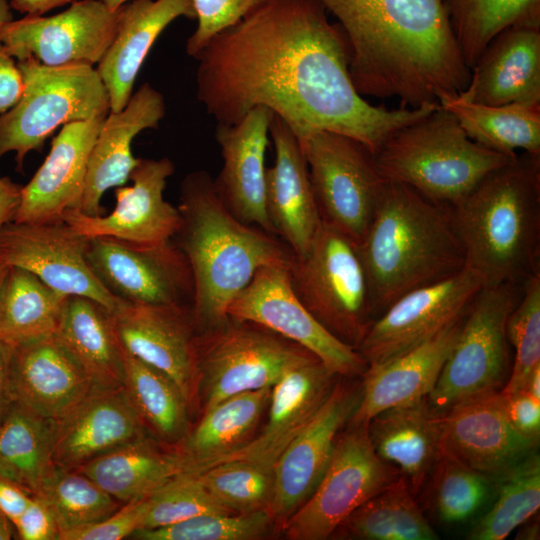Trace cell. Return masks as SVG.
<instances>
[{"label":"cell","instance_id":"49","mask_svg":"<svg viewBox=\"0 0 540 540\" xmlns=\"http://www.w3.org/2000/svg\"><path fill=\"white\" fill-rule=\"evenodd\" d=\"M197 26L186 43L194 57L217 33L237 23L269 0H192Z\"/></svg>","mask_w":540,"mask_h":540},{"label":"cell","instance_id":"62","mask_svg":"<svg viewBox=\"0 0 540 540\" xmlns=\"http://www.w3.org/2000/svg\"><path fill=\"white\" fill-rule=\"evenodd\" d=\"M103 2L111 11L118 10L122 5L131 1V0H100Z\"/></svg>","mask_w":540,"mask_h":540},{"label":"cell","instance_id":"59","mask_svg":"<svg viewBox=\"0 0 540 540\" xmlns=\"http://www.w3.org/2000/svg\"><path fill=\"white\" fill-rule=\"evenodd\" d=\"M523 390L540 401V366L533 370Z\"/></svg>","mask_w":540,"mask_h":540},{"label":"cell","instance_id":"39","mask_svg":"<svg viewBox=\"0 0 540 540\" xmlns=\"http://www.w3.org/2000/svg\"><path fill=\"white\" fill-rule=\"evenodd\" d=\"M67 295L10 266L0 285V341L15 347L55 333Z\"/></svg>","mask_w":540,"mask_h":540},{"label":"cell","instance_id":"37","mask_svg":"<svg viewBox=\"0 0 540 540\" xmlns=\"http://www.w3.org/2000/svg\"><path fill=\"white\" fill-rule=\"evenodd\" d=\"M54 424L13 401L0 419V477L34 495L54 468Z\"/></svg>","mask_w":540,"mask_h":540},{"label":"cell","instance_id":"40","mask_svg":"<svg viewBox=\"0 0 540 540\" xmlns=\"http://www.w3.org/2000/svg\"><path fill=\"white\" fill-rule=\"evenodd\" d=\"M330 538L353 540H437L405 481L395 483L356 508Z\"/></svg>","mask_w":540,"mask_h":540},{"label":"cell","instance_id":"10","mask_svg":"<svg viewBox=\"0 0 540 540\" xmlns=\"http://www.w3.org/2000/svg\"><path fill=\"white\" fill-rule=\"evenodd\" d=\"M313 357L259 324L228 316L197 336L199 415L232 395L272 387L288 370Z\"/></svg>","mask_w":540,"mask_h":540},{"label":"cell","instance_id":"5","mask_svg":"<svg viewBox=\"0 0 540 540\" xmlns=\"http://www.w3.org/2000/svg\"><path fill=\"white\" fill-rule=\"evenodd\" d=\"M358 253L374 320L404 294L460 272L463 247L446 206L387 181Z\"/></svg>","mask_w":540,"mask_h":540},{"label":"cell","instance_id":"51","mask_svg":"<svg viewBox=\"0 0 540 540\" xmlns=\"http://www.w3.org/2000/svg\"><path fill=\"white\" fill-rule=\"evenodd\" d=\"M503 396L507 416L514 429L527 440L539 444L540 401L525 390L503 394Z\"/></svg>","mask_w":540,"mask_h":540},{"label":"cell","instance_id":"31","mask_svg":"<svg viewBox=\"0 0 540 540\" xmlns=\"http://www.w3.org/2000/svg\"><path fill=\"white\" fill-rule=\"evenodd\" d=\"M462 321L463 317L420 346L383 365L368 367L360 378V398L349 422L368 423L385 409L425 398L439 377Z\"/></svg>","mask_w":540,"mask_h":540},{"label":"cell","instance_id":"14","mask_svg":"<svg viewBox=\"0 0 540 540\" xmlns=\"http://www.w3.org/2000/svg\"><path fill=\"white\" fill-rule=\"evenodd\" d=\"M482 287L477 274L465 266L447 279L404 294L372 322L358 353L368 367H376L413 350L463 317Z\"/></svg>","mask_w":540,"mask_h":540},{"label":"cell","instance_id":"32","mask_svg":"<svg viewBox=\"0 0 540 540\" xmlns=\"http://www.w3.org/2000/svg\"><path fill=\"white\" fill-rule=\"evenodd\" d=\"M425 398L385 409L368 422L376 455L399 472L415 496L441 453L439 416L429 411Z\"/></svg>","mask_w":540,"mask_h":540},{"label":"cell","instance_id":"13","mask_svg":"<svg viewBox=\"0 0 540 540\" xmlns=\"http://www.w3.org/2000/svg\"><path fill=\"white\" fill-rule=\"evenodd\" d=\"M227 315L259 324L299 344L338 376L361 378L368 365L354 348L327 331L297 297L290 266L259 268L228 307Z\"/></svg>","mask_w":540,"mask_h":540},{"label":"cell","instance_id":"1","mask_svg":"<svg viewBox=\"0 0 540 540\" xmlns=\"http://www.w3.org/2000/svg\"><path fill=\"white\" fill-rule=\"evenodd\" d=\"M194 58L197 99L217 125L264 107L297 137L338 133L374 154L396 130L439 106L369 103L352 82L344 34L318 0H269L214 35Z\"/></svg>","mask_w":540,"mask_h":540},{"label":"cell","instance_id":"43","mask_svg":"<svg viewBox=\"0 0 540 540\" xmlns=\"http://www.w3.org/2000/svg\"><path fill=\"white\" fill-rule=\"evenodd\" d=\"M34 495L52 512L59 533L99 522L123 505L85 474L57 466Z\"/></svg>","mask_w":540,"mask_h":540},{"label":"cell","instance_id":"46","mask_svg":"<svg viewBox=\"0 0 540 540\" xmlns=\"http://www.w3.org/2000/svg\"><path fill=\"white\" fill-rule=\"evenodd\" d=\"M276 533L266 510L243 513L199 515L172 525L140 529L131 536L139 540H259Z\"/></svg>","mask_w":540,"mask_h":540},{"label":"cell","instance_id":"24","mask_svg":"<svg viewBox=\"0 0 540 540\" xmlns=\"http://www.w3.org/2000/svg\"><path fill=\"white\" fill-rule=\"evenodd\" d=\"M107 115L61 127L44 162L22 186L20 205L13 221H60L65 212L79 207L91 150Z\"/></svg>","mask_w":540,"mask_h":540},{"label":"cell","instance_id":"26","mask_svg":"<svg viewBox=\"0 0 540 540\" xmlns=\"http://www.w3.org/2000/svg\"><path fill=\"white\" fill-rule=\"evenodd\" d=\"M165 113L163 95L149 83L132 93L123 109L108 113L91 150L79 210L91 216L104 214V193L125 185L137 164L132 153L134 138L157 128Z\"/></svg>","mask_w":540,"mask_h":540},{"label":"cell","instance_id":"55","mask_svg":"<svg viewBox=\"0 0 540 540\" xmlns=\"http://www.w3.org/2000/svg\"><path fill=\"white\" fill-rule=\"evenodd\" d=\"M22 186L0 176V229L14 220L21 200Z\"/></svg>","mask_w":540,"mask_h":540},{"label":"cell","instance_id":"9","mask_svg":"<svg viewBox=\"0 0 540 540\" xmlns=\"http://www.w3.org/2000/svg\"><path fill=\"white\" fill-rule=\"evenodd\" d=\"M522 286H485L476 294L439 377L425 398L433 415H444L461 403L500 391L509 371L507 319Z\"/></svg>","mask_w":540,"mask_h":540},{"label":"cell","instance_id":"41","mask_svg":"<svg viewBox=\"0 0 540 540\" xmlns=\"http://www.w3.org/2000/svg\"><path fill=\"white\" fill-rule=\"evenodd\" d=\"M450 24L468 65L511 26L540 27V0H444Z\"/></svg>","mask_w":540,"mask_h":540},{"label":"cell","instance_id":"52","mask_svg":"<svg viewBox=\"0 0 540 540\" xmlns=\"http://www.w3.org/2000/svg\"><path fill=\"white\" fill-rule=\"evenodd\" d=\"M22 540H57L59 529L48 506L37 496L13 523Z\"/></svg>","mask_w":540,"mask_h":540},{"label":"cell","instance_id":"23","mask_svg":"<svg viewBox=\"0 0 540 540\" xmlns=\"http://www.w3.org/2000/svg\"><path fill=\"white\" fill-rule=\"evenodd\" d=\"M53 424V462L66 469L149 435L124 386L94 385Z\"/></svg>","mask_w":540,"mask_h":540},{"label":"cell","instance_id":"54","mask_svg":"<svg viewBox=\"0 0 540 540\" xmlns=\"http://www.w3.org/2000/svg\"><path fill=\"white\" fill-rule=\"evenodd\" d=\"M33 495L0 477V512L13 524L25 511Z\"/></svg>","mask_w":540,"mask_h":540},{"label":"cell","instance_id":"45","mask_svg":"<svg viewBox=\"0 0 540 540\" xmlns=\"http://www.w3.org/2000/svg\"><path fill=\"white\" fill-rule=\"evenodd\" d=\"M193 472L228 513L268 511L273 494L272 469L251 462L227 461Z\"/></svg>","mask_w":540,"mask_h":540},{"label":"cell","instance_id":"3","mask_svg":"<svg viewBox=\"0 0 540 540\" xmlns=\"http://www.w3.org/2000/svg\"><path fill=\"white\" fill-rule=\"evenodd\" d=\"M177 208L180 225L173 240L191 268L199 334L227 319L229 305L259 268L291 266L294 253L278 236L238 219L207 171L183 178Z\"/></svg>","mask_w":540,"mask_h":540},{"label":"cell","instance_id":"16","mask_svg":"<svg viewBox=\"0 0 540 540\" xmlns=\"http://www.w3.org/2000/svg\"><path fill=\"white\" fill-rule=\"evenodd\" d=\"M90 239L64 220L8 222L0 229V260L26 269L67 296L90 298L112 312L122 302L98 280L87 261Z\"/></svg>","mask_w":540,"mask_h":540},{"label":"cell","instance_id":"36","mask_svg":"<svg viewBox=\"0 0 540 540\" xmlns=\"http://www.w3.org/2000/svg\"><path fill=\"white\" fill-rule=\"evenodd\" d=\"M439 105L473 141L508 155L521 149L540 156V105H487L460 93L442 99Z\"/></svg>","mask_w":540,"mask_h":540},{"label":"cell","instance_id":"63","mask_svg":"<svg viewBox=\"0 0 540 540\" xmlns=\"http://www.w3.org/2000/svg\"><path fill=\"white\" fill-rule=\"evenodd\" d=\"M9 268L10 266L8 264L0 260V285L4 280Z\"/></svg>","mask_w":540,"mask_h":540},{"label":"cell","instance_id":"15","mask_svg":"<svg viewBox=\"0 0 540 540\" xmlns=\"http://www.w3.org/2000/svg\"><path fill=\"white\" fill-rule=\"evenodd\" d=\"M88 264L104 287L128 303L192 305L190 265L174 240L137 245L117 239H90Z\"/></svg>","mask_w":540,"mask_h":540},{"label":"cell","instance_id":"35","mask_svg":"<svg viewBox=\"0 0 540 540\" xmlns=\"http://www.w3.org/2000/svg\"><path fill=\"white\" fill-rule=\"evenodd\" d=\"M54 334L94 385L124 386V351L104 306L87 297L68 296Z\"/></svg>","mask_w":540,"mask_h":540},{"label":"cell","instance_id":"33","mask_svg":"<svg viewBox=\"0 0 540 540\" xmlns=\"http://www.w3.org/2000/svg\"><path fill=\"white\" fill-rule=\"evenodd\" d=\"M121 503L145 498L175 476L187 472L181 454L151 436L104 453L78 467Z\"/></svg>","mask_w":540,"mask_h":540},{"label":"cell","instance_id":"19","mask_svg":"<svg viewBox=\"0 0 540 540\" xmlns=\"http://www.w3.org/2000/svg\"><path fill=\"white\" fill-rule=\"evenodd\" d=\"M116 22L117 10L100 0H76L55 15L12 20L0 41L17 61L33 58L47 66H93L109 47Z\"/></svg>","mask_w":540,"mask_h":540},{"label":"cell","instance_id":"56","mask_svg":"<svg viewBox=\"0 0 540 540\" xmlns=\"http://www.w3.org/2000/svg\"><path fill=\"white\" fill-rule=\"evenodd\" d=\"M12 347L0 341V419L13 403L11 388Z\"/></svg>","mask_w":540,"mask_h":540},{"label":"cell","instance_id":"57","mask_svg":"<svg viewBox=\"0 0 540 540\" xmlns=\"http://www.w3.org/2000/svg\"><path fill=\"white\" fill-rule=\"evenodd\" d=\"M74 1L76 0H9V3L13 10L20 13L28 16H40Z\"/></svg>","mask_w":540,"mask_h":540},{"label":"cell","instance_id":"6","mask_svg":"<svg viewBox=\"0 0 540 540\" xmlns=\"http://www.w3.org/2000/svg\"><path fill=\"white\" fill-rule=\"evenodd\" d=\"M517 154H504L473 141L439 105L392 133L373 160L385 180L402 183L436 204L449 206Z\"/></svg>","mask_w":540,"mask_h":540},{"label":"cell","instance_id":"50","mask_svg":"<svg viewBox=\"0 0 540 540\" xmlns=\"http://www.w3.org/2000/svg\"><path fill=\"white\" fill-rule=\"evenodd\" d=\"M147 497L124 503L107 518L78 528L62 531L57 540H120L142 528Z\"/></svg>","mask_w":540,"mask_h":540},{"label":"cell","instance_id":"22","mask_svg":"<svg viewBox=\"0 0 540 540\" xmlns=\"http://www.w3.org/2000/svg\"><path fill=\"white\" fill-rule=\"evenodd\" d=\"M339 377L318 357L288 370L272 386L266 420L255 436L243 447L209 466L227 461H245L273 470L285 448L326 402Z\"/></svg>","mask_w":540,"mask_h":540},{"label":"cell","instance_id":"7","mask_svg":"<svg viewBox=\"0 0 540 540\" xmlns=\"http://www.w3.org/2000/svg\"><path fill=\"white\" fill-rule=\"evenodd\" d=\"M17 63L24 88L18 102L0 116V159L14 151L22 171L25 156L40 151L58 127L107 115L110 102L92 65L47 66L33 58Z\"/></svg>","mask_w":540,"mask_h":540},{"label":"cell","instance_id":"38","mask_svg":"<svg viewBox=\"0 0 540 540\" xmlns=\"http://www.w3.org/2000/svg\"><path fill=\"white\" fill-rule=\"evenodd\" d=\"M124 360V387L146 432L164 445L177 446L192 427V411L181 389L165 373L126 351Z\"/></svg>","mask_w":540,"mask_h":540},{"label":"cell","instance_id":"42","mask_svg":"<svg viewBox=\"0 0 540 540\" xmlns=\"http://www.w3.org/2000/svg\"><path fill=\"white\" fill-rule=\"evenodd\" d=\"M496 500L467 533L469 540H503L540 507V457L533 452L494 479Z\"/></svg>","mask_w":540,"mask_h":540},{"label":"cell","instance_id":"20","mask_svg":"<svg viewBox=\"0 0 540 540\" xmlns=\"http://www.w3.org/2000/svg\"><path fill=\"white\" fill-rule=\"evenodd\" d=\"M174 171V163L167 157L138 158L129 177L133 184L115 189L112 212L91 216L73 208L65 212L63 220L88 239L106 237L137 245L172 240L180 225V213L163 193Z\"/></svg>","mask_w":540,"mask_h":540},{"label":"cell","instance_id":"4","mask_svg":"<svg viewBox=\"0 0 540 540\" xmlns=\"http://www.w3.org/2000/svg\"><path fill=\"white\" fill-rule=\"evenodd\" d=\"M446 207L483 287L523 285L540 271V156L517 154Z\"/></svg>","mask_w":540,"mask_h":540},{"label":"cell","instance_id":"47","mask_svg":"<svg viewBox=\"0 0 540 540\" xmlns=\"http://www.w3.org/2000/svg\"><path fill=\"white\" fill-rule=\"evenodd\" d=\"M506 335L515 351L503 394L523 390L533 370L540 366V271L523 284L519 300L506 324Z\"/></svg>","mask_w":540,"mask_h":540},{"label":"cell","instance_id":"28","mask_svg":"<svg viewBox=\"0 0 540 540\" xmlns=\"http://www.w3.org/2000/svg\"><path fill=\"white\" fill-rule=\"evenodd\" d=\"M270 138L275 160L265 173V204L275 235L295 256L308 249L321 223L307 162L299 139L279 117L273 115Z\"/></svg>","mask_w":540,"mask_h":540},{"label":"cell","instance_id":"27","mask_svg":"<svg viewBox=\"0 0 540 540\" xmlns=\"http://www.w3.org/2000/svg\"><path fill=\"white\" fill-rule=\"evenodd\" d=\"M10 374L13 400L52 421L94 386L54 333L12 347Z\"/></svg>","mask_w":540,"mask_h":540},{"label":"cell","instance_id":"12","mask_svg":"<svg viewBox=\"0 0 540 540\" xmlns=\"http://www.w3.org/2000/svg\"><path fill=\"white\" fill-rule=\"evenodd\" d=\"M399 478V472L376 455L368 423L348 421L336 438L316 489L292 515L282 534L289 540L330 539L356 508Z\"/></svg>","mask_w":540,"mask_h":540},{"label":"cell","instance_id":"53","mask_svg":"<svg viewBox=\"0 0 540 540\" xmlns=\"http://www.w3.org/2000/svg\"><path fill=\"white\" fill-rule=\"evenodd\" d=\"M24 88L23 76L16 59L0 41V113L12 108Z\"/></svg>","mask_w":540,"mask_h":540},{"label":"cell","instance_id":"60","mask_svg":"<svg viewBox=\"0 0 540 540\" xmlns=\"http://www.w3.org/2000/svg\"><path fill=\"white\" fill-rule=\"evenodd\" d=\"M9 0H0V35L8 23L13 20Z\"/></svg>","mask_w":540,"mask_h":540},{"label":"cell","instance_id":"30","mask_svg":"<svg viewBox=\"0 0 540 540\" xmlns=\"http://www.w3.org/2000/svg\"><path fill=\"white\" fill-rule=\"evenodd\" d=\"M460 94L487 105H540V27L511 26L497 34Z\"/></svg>","mask_w":540,"mask_h":540},{"label":"cell","instance_id":"61","mask_svg":"<svg viewBox=\"0 0 540 540\" xmlns=\"http://www.w3.org/2000/svg\"><path fill=\"white\" fill-rule=\"evenodd\" d=\"M10 521L0 512V540H9L12 538V529Z\"/></svg>","mask_w":540,"mask_h":540},{"label":"cell","instance_id":"17","mask_svg":"<svg viewBox=\"0 0 540 540\" xmlns=\"http://www.w3.org/2000/svg\"><path fill=\"white\" fill-rule=\"evenodd\" d=\"M339 377L330 396L307 426L285 448L273 467V494L268 512L282 534L292 515L306 502L330 461L336 438L354 413L360 383Z\"/></svg>","mask_w":540,"mask_h":540},{"label":"cell","instance_id":"18","mask_svg":"<svg viewBox=\"0 0 540 540\" xmlns=\"http://www.w3.org/2000/svg\"><path fill=\"white\" fill-rule=\"evenodd\" d=\"M124 351L169 376L199 411L197 329L192 305L122 301L110 312Z\"/></svg>","mask_w":540,"mask_h":540},{"label":"cell","instance_id":"29","mask_svg":"<svg viewBox=\"0 0 540 540\" xmlns=\"http://www.w3.org/2000/svg\"><path fill=\"white\" fill-rule=\"evenodd\" d=\"M181 17L196 19L192 0H131L117 10L114 37L96 67L109 96L110 112L125 107L152 46Z\"/></svg>","mask_w":540,"mask_h":540},{"label":"cell","instance_id":"25","mask_svg":"<svg viewBox=\"0 0 540 540\" xmlns=\"http://www.w3.org/2000/svg\"><path fill=\"white\" fill-rule=\"evenodd\" d=\"M273 115L256 107L235 124L217 125L215 138L223 164L214 184L238 219L275 235L265 204V153Z\"/></svg>","mask_w":540,"mask_h":540},{"label":"cell","instance_id":"34","mask_svg":"<svg viewBox=\"0 0 540 540\" xmlns=\"http://www.w3.org/2000/svg\"><path fill=\"white\" fill-rule=\"evenodd\" d=\"M271 388L232 395L200 413L197 424L174 447L187 471H200L246 445L261 426Z\"/></svg>","mask_w":540,"mask_h":540},{"label":"cell","instance_id":"21","mask_svg":"<svg viewBox=\"0 0 540 540\" xmlns=\"http://www.w3.org/2000/svg\"><path fill=\"white\" fill-rule=\"evenodd\" d=\"M439 421L441 453L493 479L538 447L514 429L500 391L461 403Z\"/></svg>","mask_w":540,"mask_h":540},{"label":"cell","instance_id":"2","mask_svg":"<svg viewBox=\"0 0 540 540\" xmlns=\"http://www.w3.org/2000/svg\"><path fill=\"white\" fill-rule=\"evenodd\" d=\"M342 30L363 96L438 104L470 80L444 0H318Z\"/></svg>","mask_w":540,"mask_h":540},{"label":"cell","instance_id":"8","mask_svg":"<svg viewBox=\"0 0 540 540\" xmlns=\"http://www.w3.org/2000/svg\"><path fill=\"white\" fill-rule=\"evenodd\" d=\"M293 289L334 337L357 350L374 321L357 244L321 220L302 256L290 266Z\"/></svg>","mask_w":540,"mask_h":540},{"label":"cell","instance_id":"58","mask_svg":"<svg viewBox=\"0 0 540 540\" xmlns=\"http://www.w3.org/2000/svg\"><path fill=\"white\" fill-rule=\"evenodd\" d=\"M525 521L520 526L521 528L518 529V532L515 536V539H521V540H538L540 535V528H539V520L536 521ZM519 526V527H520Z\"/></svg>","mask_w":540,"mask_h":540},{"label":"cell","instance_id":"44","mask_svg":"<svg viewBox=\"0 0 540 540\" xmlns=\"http://www.w3.org/2000/svg\"><path fill=\"white\" fill-rule=\"evenodd\" d=\"M426 484L429 506L446 524L464 523L474 517L495 490L493 478L442 453Z\"/></svg>","mask_w":540,"mask_h":540},{"label":"cell","instance_id":"11","mask_svg":"<svg viewBox=\"0 0 540 540\" xmlns=\"http://www.w3.org/2000/svg\"><path fill=\"white\" fill-rule=\"evenodd\" d=\"M297 138L321 220L358 245L386 182L373 154L362 143L338 133L315 131Z\"/></svg>","mask_w":540,"mask_h":540},{"label":"cell","instance_id":"48","mask_svg":"<svg viewBox=\"0 0 540 540\" xmlns=\"http://www.w3.org/2000/svg\"><path fill=\"white\" fill-rule=\"evenodd\" d=\"M146 499L141 529L164 527L203 514H231L213 499L193 471L175 476Z\"/></svg>","mask_w":540,"mask_h":540}]
</instances>
